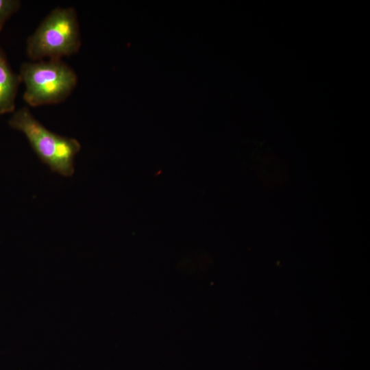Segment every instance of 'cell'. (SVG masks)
I'll list each match as a JSON object with an SVG mask.
<instances>
[{"instance_id":"obj_1","label":"cell","mask_w":370,"mask_h":370,"mask_svg":"<svg viewBox=\"0 0 370 370\" xmlns=\"http://www.w3.org/2000/svg\"><path fill=\"white\" fill-rule=\"evenodd\" d=\"M8 124L26 136L37 156L52 171L65 177L73 175L75 157L81 149L77 139L50 131L27 107L14 111Z\"/></svg>"},{"instance_id":"obj_2","label":"cell","mask_w":370,"mask_h":370,"mask_svg":"<svg viewBox=\"0 0 370 370\" xmlns=\"http://www.w3.org/2000/svg\"><path fill=\"white\" fill-rule=\"evenodd\" d=\"M81 47L79 25L73 8H56L44 18L26 42L28 57L38 61L60 59L76 53Z\"/></svg>"},{"instance_id":"obj_3","label":"cell","mask_w":370,"mask_h":370,"mask_svg":"<svg viewBox=\"0 0 370 370\" xmlns=\"http://www.w3.org/2000/svg\"><path fill=\"white\" fill-rule=\"evenodd\" d=\"M19 75L25 86L23 99L32 107L64 101L78 80L74 70L60 59L24 62Z\"/></svg>"},{"instance_id":"obj_4","label":"cell","mask_w":370,"mask_h":370,"mask_svg":"<svg viewBox=\"0 0 370 370\" xmlns=\"http://www.w3.org/2000/svg\"><path fill=\"white\" fill-rule=\"evenodd\" d=\"M21 83L19 74L14 73L0 46V115L15 110V100Z\"/></svg>"},{"instance_id":"obj_5","label":"cell","mask_w":370,"mask_h":370,"mask_svg":"<svg viewBox=\"0 0 370 370\" xmlns=\"http://www.w3.org/2000/svg\"><path fill=\"white\" fill-rule=\"evenodd\" d=\"M21 4L18 0H0V32L5 22L20 9Z\"/></svg>"}]
</instances>
